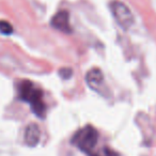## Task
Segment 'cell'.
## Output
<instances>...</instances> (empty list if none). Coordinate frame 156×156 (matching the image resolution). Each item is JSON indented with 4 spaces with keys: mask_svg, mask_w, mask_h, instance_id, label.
I'll list each match as a JSON object with an SVG mask.
<instances>
[{
    "mask_svg": "<svg viewBox=\"0 0 156 156\" xmlns=\"http://www.w3.org/2000/svg\"><path fill=\"white\" fill-rule=\"evenodd\" d=\"M50 25L54 27L55 29L59 31H62L65 33L71 32V26H69V14L67 11L62 10L59 11L52 16L51 20H50Z\"/></svg>",
    "mask_w": 156,
    "mask_h": 156,
    "instance_id": "277c9868",
    "label": "cell"
},
{
    "mask_svg": "<svg viewBox=\"0 0 156 156\" xmlns=\"http://www.w3.org/2000/svg\"><path fill=\"white\" fill-rule=\"evenodd\" d=\"M25 142L27 145L33 147L40 142V139H41V130L37 124L31 123L25 129Z\"/></svg>",
    "mask_w": 156,
    "mask_h": 156,
    "instance_id": "5b68a950",
    "label": "cell"
},
{
    "mask_svg": "<svg viewBox=\"0 0 156 156\" xmlns=\"http://www.w3.org/2000/svg\"><path fill=\"white\" fill-rule=\"evenodd\" d=\"M86 81L88 86L93 90H98L104 83V75L100 69H92L87 73Z\"/></svg>",
    "mask_w": 156,
    "mask_h": 156,
    "instance_id": "8992f818",
    "label": "cell"
},
{
    "mask_svg": "<svg viewBox=\"0 0 156 156\" xmlns=\"http://www.w3.org/2000/svg\"><path fill=\"white\" fill-rule=\"evenodd\" d=\"M13 32V27L7 20H0V33L2 34H11Z\"/></svg>",
    "mask_w": 156,
    "mask_h": 156,
    "instance_id": "ba28073f",
    "label": "cell"
},
{
    "mask_svg": "<svg viewBox=\"0 0 156 156\" xmlns=\"http://www.w3.org/2000/svg\"><path fill=\"white\" fill-rule=\"evenodd\" d=\"M98 140V133L93 126H85L79 129L72 138V143L85 153L93 151Z\"/></svg>",
    "mask_w": 156,
    "mask_h": 156,
    "instance_id": "7a4b0ae2",
    "label": "cell"
},
{
    "mask_svg": "<svg viewBox=\"0 0 156 156\" xmlns=\"http://www.w3.org/2000/svg\"><path fill=\"white\" fill-rule=\"evenodd\" d=\"M60 74L62 75V77H64V78H69V74H72V71L71 69H63L62 71H60Z\"/></svg>",
    "mask_w": 156,
    "mask_h": 156,
    "instance_id": "9c48e42d",
    "label": "cell"
},
{
    "mask_svg": "<svg viewBox=\"0 0 156 156\" xmlns=\"http://www.w3.org/2000/svg\"><path fill=\"white\" fill-rule=\"evenodd\" d=\"M20 98L30 104L31 109L35 115L44 118L46 112V105L43 101V91L35 83L29 80H24L20 85Z\"/></svg>",
    "mask_w": 156,
    "mask_h": 156,
    "instance_id": "6da1fadb",
    "label": "cell"
},
{
    "mask_svg": "<svg viewBox=\"0 0 156 156\" xmlns=\"http://www.w3.org/2000/svg\"><path fill=\"white\" fill-rule=\"evenodd\" d=\"M109 7H110V11L115 17V22L122 29L128 30L134 25V15L125 3L119 1V0H113L110 2Z\"/></svg>",
    "mask_w": 156,
    "mask_h": 156,
    "instance_id": "3957f363",
    "label": "cell"
},
{
    "mask_svg": "<svg viewBox=\"0 0 156 156\" xmlns=\"http://www.w3.org/2000/svg\"><path fill=\"white\" fill-rule=\"evenodd\" d=\"M89 156H119L117 152L112 151L109 147H103L100 152H90Z\"/></svg>",
    "mask_w": 156,
    "mask_h": 156,
    "instance_id": "52a82bcc",
    "label": "cell"
}]
</instances>
